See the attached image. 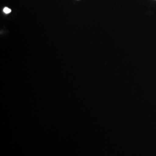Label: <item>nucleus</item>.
I'll use <instances>...</instances> for the list:
<instances>
[{
	"mask_svg": "<svg viewBox=\"0 0 156 156\" xmlns=\"http://www.w3.org/2000/svg\"><path fill=\"white\" fill-rule=\"evenodd\" d=\"M4 12L5 13H9L11 12V10L10 9H9L8 8L5 7V8L4 9Z\"/></svg>",
	"mask_w": 156,
	"mask_h": 156,
	"instance_id": "obj_1",
	"label": "nucleus"
}]
</instances>
